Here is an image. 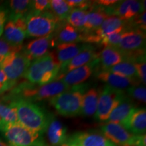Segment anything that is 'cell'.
<instances>
[{
    "label": "cell",
    "instance_id": "cell-1",
    "mask_svg": "<svg viewBox=\"0 0 146 146\" xmlns=\"http://www.w3.org/2000/svg\"><path fill=\"white\" fill-rule=\"evenodd\" d=\"M10 105L16 110L18 123L34 132L45 133L50 116L39 106L21 98H10Z\"/></svg>",
    "mask_w": 146,
    "mask_h": 146
},
{
    "label": "cell",
    "instance_id": "cell-23",
    "mask_svg": "<svg viewBox=\"0 0 146 146\" xmlns=\"http://www.w3.org/2000/svg\"><path fill=\"white\" fill-rule=\"evenodd\" d=\"M31 1L29 0L9 1L8 8H5L8 13V21H14L17 18L25 17L31 10Z\"/></svg>",
    "mask_w": 146,
    "mask_h": 146
},
{
    "label": "cell",
    "instance_id": "cell-33",
    "mask_svg": "<svg viewBox=\"0 0 146 146\" xmlns=\"http://www.w3.org/2000/svg\"><path fill=\"white\" fill-rule=\"evenodd\" d=\"M16 83V82L10 81L3 70L0 68V94L12 89Z\"/></svg>",
    "mask_w": 146,
    "mask_h": 146
},
{
    "label": "cell",
    "instance_id": "cell-21",
    "mask_svg": "<svg viewBox=\"0 0 146 146\" xmlns=\"http://www.w3.org/2000/svg\"><path fill=\"white\" fill-rule=\"evenodd\" d=\"M132 100L127 95L110 114L107 123H114L122 125L135 108Z\"/></svg>",
    "mask_w": 146,
    "mask_h": 146
},
{
    "label": "cell",
    "instance_id": "cell-37",
    "mask_svg": "<svg viewBox=\"0 0 146 146\" xmlns=\"http://www.w3.org/2000/svg\"><path fill=\"white\" fill-rule=\"evenodd\" d=\"M133 146H146V136L143 135H135Z\"/></svg>",
    "mask_w": 146,
    "mask_h": 146
},
{
    "label": "cell",
    "instance_id": "cell-12",
    "mask_svg": "<svg viewBox=\"0 0 146 146\" xmlns=\"http://www.w3.org/2000/svg\"><path fill=\"white\" fill-rule=\"evenodd\" d=\"M99 58L87 64L82 66L65 74L60 80L68 87H73L81 85L87 81L99 67Z\"/></svg>",
    "mask_w": 146,
    "mask_h": 146
},
{
    "label": "cell",
    "instance_id": "cell-8",
    "mask_svg": "<svg viewBox=\"0 0 146 146\" xmlns=\"http://www.w3.org/2000/svg\"><path fill=\"white\" fill-rule=\"evenodd\" d=\"M31 62L22 50L21 52L9 54L0 64V68L3 70L10 81L16 82L25 75Z\"/></svg>",
    "mask_w": 146,
    "mask_h": 146
},
{
    "label": "cell",
    "instance_id": "cell-16",
    "mask_svg": "<svg viewBox=\"0 0 146 146\" xmlns=\"http://www.w3.org/2000/svg\"><path fill=\"white\" fill-rule=\"evenodd\" d=\"M45 132L47 140L52 146H64L68 137L67 128L60 120L52 116Z\"/></svg>",
    "mask_w": 146,
    "mask_h": 146
},
{
    "label": "cell",
    "instance_id": "cell-7",
    "mask_svg": "<svg viewBox=\"0 0 146 146\" xmlns=\"http://www.w3.org/2000/svg\"><path fill=\"white\" fill-rule=\"evenodd\" d=\"M125 96V91L116 90L106 85L100 92L95 118L100 121H107L110 113Z\"/></svg>",
    "mask_w": 146,
    "mask_h": 146
},
{
    "label": "cell",
    "instance_id": "cell-18",
    "mask_svg": "<svg viewBox=\"0 0 146 146\" xmlns=\"http://www.w3.org/2000/svg\"><path fill=\"white\" fill-rule=\"evenodd\" d=\"M88 43L77 44V43H61L56 45V52H54L58 62L60 64V69L66 66L72 58L85 50Z\"/></svg>",
    "mask_w": 146,
    "mask_h": 146
},
{
    "label": "cell",
    "instance_id": "cell-13",
    "mask_svg": "<svg viewBox=\"0 0 146 146\" xmlns=\"http://www.w3.org/2000/svg\"><path fill=\"white\" fill-rule=\"evenodd\" d=\"M56 46L54 41V35L44 37L38 38L29 42L23 52L32 61L45 56L49 52L50 47Z\"/></svg>",
    "mask_w": 146,
    "mask_h": 146
},
{
    "label": "cell",
    "instance_id": "cell-11",
    "mask_svg": "<svg viewBox=\"0 0 146 146\" xmlns=\"http://www.w3.org/2000/svg\"><path fill=\"white\" fill-rule=\"evenodd\" d=\"M3 38L14 46H23V41L27 37L25 16L14 21H8L3 29Z\"/></svg>",
    "mask_w": 146,
    "mask_h": 146
},
{
    "label": "cell",
    "instance_id": "cell-22",
    "mask_svg": "<svg viewBox=\"0 0 146 146\" xmlns=\"http://www.w3.org/2000/svg\"><path fill=\"white\" fill-rule=\"evenodd\" d=\"M100 70H108L111 67L125 61L119 50L114 47H104L99 53Z\"/></svg>",
    "mask_w": 146,
    "mask_h": 146
},
{
    "label": "cell",
    "instance_id": "cell-3",
    "mask_svg": "<svg viewBox=\"0 0 146 146\" xmlns=\"http://www.w3.org/2000/svg\"><path fill=\"white\" fill-rule=\"evenodd\" d=\"M86 89V84L70 87L68 90L49 100L50 105L58 114L64 117H74L81 115L82 99Z\"/></svg>",
    "mask_w": 146,
    "mask_h": 146
},
{
    "label": "cell",
    "instance_id": "cell-38",
    "mask_svg": "<svg viewBox=\"0 0 146 146\" xmlns=\"http://www.w3.org/2000/svg\"><path fill=\"white\" fill-rule=\"evenodd\" d=\"M117 1L116 0H100V1H96V2L98 5L103 7H109L115 4Z\"/></svg>",
    "mask_w": 146,
    "mask_h": 146
},
{
    "label": "cell",
    "instance_id": "cell-14",
    "mask_svg": "<svg viewBox=\"0 0 146 146\" xmlns=\"http://www.w3.org/2000/svg\"><path fill=\"white\" fill-rule=\"evenodd\" d=\"M54 35L55 45L61 43H77L83 42V33L71 26L66 21H60Z\"/></svg>",
    "mask_w": 146,
    "mask_h": 146
},
{
    "label": "cell",
    "instance_id": "cell-6",
    "mask_svg": "<svg viewBox=\"0 0 146 146\" xmlns=\"http://www.w3.org/2000/svg\"><path fill=\"white\" fill-rule=\"evenodd\" d=\"M0 132L10 146H48L43 135L29 130L18 123L0 124Z\"/></svg>",
    "mask_w": 146,
    "mask_h": 146
},
{
    "label": "cell",
    "instance_id": "cell-27",
    "mask_svg": "<svg viewBox=\"0 0 146 146\" xmlns=\"http://www.w3.org/2000/svg\"><path fill=\"white\" fill-rule=\"evenodd\" d=\"M87 14L88 11L72 8L66 19V22L74 28L81 31L86 23Z\"/></svg>",
    "mask_w": 146,
    "mask_h": 146
},
{
    "label": "cell",
    "instance_id": "cell-20",
    "mask_svg": "<svg viewBox=\"0 0 146 146\" xmlns=\"http://www.w3.org/2000/svg\"><path fill=\"white\" fill-rule=\"evenodd\" d=\"M108 17L109 16L104 12V7L98 5L96 1H94V4L88 11L86 23L81 31L85 33L95 31Z\"/></svg>",
    "mask_w": 146,
    "mask_h": 146
},
{
    "label": "cell",
    "instance_id": "cell-30",
    "mask_svg": "<svg viewBox=\"0 0 146 146\" xmlns=\"http://www.w3.org/2000/svg\"><path fill=\"white\" fill-rule=\"evenodd\" d=\"M127 96L131 99L137 100L140 103L145 104L146 102V89L143 86H131L127 89Z\"/></svg>",
    "mask_w": 146,
    "mask_h": 146
},
{
    "label": "cell",
    "instance_id": "cell-10",
    "mask_svg": "<svg viewBox=\"0 0 146 146\" xmlns=\"http://www.w3.org/2000/svg\"><path fill=\"white\" fill-rule=\"evenodd\" d=\"M102 134L115 145L133 146L135 135L131 134L123 125L114 123H106L101 127Z\"/></svg>",
    "mask_w": 146,
    "mask_h": 146
},
{
    "label": "cell",
    "instance_id": "cell-19",
    "mask_svg": "<svg viewBox=\"0 0 146 146\" xmlns=\"http://www.w3.org/2000/svg\"><path fill=\"white\" fill-rule=\"evenodd\" d=\"M97 78L104 82L108 86L116 90L123 91L131 86H138L139 83L130 78L117 75L107 70H100L96 72Z\"/></svg>",
    "mask_w": 146,
    "mask_h": 146
},
{
    "label": "cell",
    "instance_id": "cell-32",
    "mask_svg": "<svg viewBox=\"0 0 146 146\" xmlns=\"http://www.w3.org/2000/svg\"><path fill=\"white\" fill-rule=\"evenodd\" d=\"M66 3L70 8L79 9L82 10L89 11L94 4V1H85V0H68Z\"/></svg>",
    "mask_w": 146,
    "mask_h": 146
},
{
    "label": "cell",
    "instance_id": "cell-28",
    "mask_svg": "<svg viewBox=\"0 0 146 146\" xmlns=\"http://www.w3.org/2000/svg\"><path fill=\"white\" fill-rule=\"evenodd\" d=\"M16 110L10 104H5L0 101V124L18 123Z\"/></svg>",
    "mask_w": 146,
    "mask_h": 146
},
{
    "label": "cell",
    "instance_id": "cell-36",
    "mask_svg": "<svg viewBox=\"0 0 146 146\" xmlns=\"http://www.w3.org/2000/svg\"><path fill=\"white\" fill-rule=\"evenodd\" d=\"M8 20V13L5 8L0 6V36L3 34L5 22Z\"/></svg>",
    "mask_w": 146,
    "mask_h": 146
},
{
    "label": "cell",
    "instance_id": "cell-5",
    "mask_svg": "<svg viewBox=\"0 0 146 146\" xmlns=\"http://www.w3.org/2000/svg\"><path fill=\"white\" fill-rule=\"evenodd\" d=\"M27 37L41 38L54 33L60 21L50 11L30 10L25 16Z\"/></svg>",
    "mask_w": 146,
    "mask_h": 146
},
{
    "label": "cell",
    "instance_id": "cell-2",
    "mask_svg": "<svg viewBox=\"0 0 146 146\" xmlns=\"http://www.w3.org/2000/svg\"><path fill=\"white\" fill-rule=\"evenodd\" d=\"M60 70L54 52H50L43 57L33 60L23 77L29 83L44 85L57 79Z\"/></svg>",
    "mask_w": 146,
    "mask_h": 146
},
{
    "label": "cell",
    "instance_id": "cell-34",
    "mask_svg": "<svg viewBox=\"0 0 146 146\" xmlns=\"http://www.w3.org/2000/svg\"><path fill=\"white\" fill-rule=\"evenodd\" d=\"M50 1L47 0H35L31 1V10L36 12H43L49 10Z\"/></svg>",
    "mask_w": 146,
    "mask_h": 146
},
{
    "label": "cell",
    "instance_id": "cell-24",
    "mask_svg": "<svg viewBox=\"0 0 146 146\" xmlns=\"http://www.w3.org/2000/svg\"><path fill=\"white\" fill-rule=\"evenodd\" d=\"M100 92L96 89L93 88L89 89L83 96L81 114L84 116L90 117L96 114Z\"/></svg>",
    "mask_w": 146,
    "mask_h": 146
},
{
    "label": "cell",
    "instance_id": "cell-9",
    "mask_svg": "<svg viewBox=\"0 0 146 146\" xmlns=\"http://www.w3.org/2000/svg\"><path fill=\"white\" fill-rule=\"evenodd\" d=\"M64 146H116L101 133L78 131L68 135Z\"/></svg>",
    "mask_w": 146,
    "mask_h": 146
},
{
    "label": "cell",
    "instance_id": "cell-29",
    "mask_svg": "<svg viewBox=\"0 0 146 146\" xmlns=\"http://www.w3.org/2000/svg\"><path fill=\"white\" fill-rule=\"evenodd\" d=\"M127 30V26L123 28H120L118 30H116V31L108 35L102 40V41L100 42V45H103L104 47H116L117 46L119 42L120 41L123 35L124 34L126 31Z\"/></svg>",
    "mask_w": 146,
    "mask_h": 146
},
{
    "label": "cell",
    "instance_id": "cell-25",
    "mask_svg": "<svg viewBox=\"0 0 146 146\" xmlns=\"http://www.w3.org/2000/svg\"><path fill=\"white\" fill-rule=\"evenodd\" d=\"M107 71L114 73L117 75L129 78L138 83H140L134 64L130 62L124 61L123 62H120L111 67Z\"/></svg>",
    "mask_w": 146,
    "mask_h": 146
},
{
    "label": "cell",
    "instance_id": "cell-26",
    "mask_svg": "<svg viewBox=\"0 0 146 146\" xmlns=\"http://www.w3.org/2000/svg\"><path fill=\"white\" fill-rule=\"evenodd\" d=\"M72 9L66 3V1L64 0L50 1L49 11H50L60 21H66Z\"/></svg>",
    "mask_w": 146,
    "mask_h": 146
},
{
    "label": "cell",
    "instance_id": "cell-17",
    "mask_svg": "<svg viewBox=\"0 0 146 146\" xmlns=\"http://www.w3.org/2000/svg\"><path fill=\"white\" fill-rule=\"evenodd\" d=\"M122 125L133 135L145 134L146 111L145 108H135Z\"/></svg>",
    "mask_w": 146,
    "mask_h": 146
},
{
    "label": "cell",
    "instance_id": "cell-31",
    "mask_svg": "<svg viewBox=\"0 0 146 146\" xmlns=\"http://www.w3.org/2000/svg\"><path fill=\"white\" fill-rule=\"evenodd\" d=\"M23 50V46H14L7 42L3 38L0 39V64L9 54L13 52H21Z\"/></svg>",
    "mask_w": 146,
    "mask_h": 146
},
{
    "label": "cell",
    "instance_id": "cell-15",
    "mask_svg": "<svg viewBox=\"0 0 146 146\" xmlns=\"http://www.w3.org/2000/svg\"><path fill=\"white\" fill-rule=\"evenodd\" d=\"M99 58V53L96 52V47L94 45L88 44L85 50L81 51L78 55L72 58L65 67L60 69L59 74H58V80H60L65 74L74 69L79 68V67L88 64L94 60ZM57 80V79H56Z\"/></svg>",
    "mask_w": 146,
    "mask_h": 146
},
{
    "label": "cell",
    "instance_id": "cell-35",
    "mask_svg": "<svg viewBox=\"0 0 146 146\" xmlns=\"http://www.w3.org/2000/svg\"><path fill=\"white\" fill-rule=\"evenodd\" d=\"M135 67L137 74L140 83H142L143 85H145L146 83V76H145V69H146V62L145 60L138 62L134 64Z\"/></svg>",
    "mask_w": 146,
    "mask_h": 146
},
{
    "label": "cell",
    "instance_id": "cell-39",
    "mask_svg": "<svg viewBox=\"0 0 146 146\" xmlns=\"http://www.w3.org/2000/svg\"><path fill=\"white\" fill-rule=\"evenodd\" d=\"M0 146H10L8 145V144L5 143L4 141H3L1 139V138H0Z\"/></svg>",
    "mask_w": 146,
    "mask_h": 146
},
{
    "label": "cell",
    "instance_id": "cell-4",
    "mask_svg": "<svg viewBox=\"0 0 146 146\" xmlns=\"http://www.w3.org/2000/svg\"><path fill=\"white\" fill-rule=\"evenodd\" d=\"M116 48L123 55L125 61L135 64L145 60V32L127 29Z\"/></svg>",
    "mask_w": 146,
    "mask_h": 146
}]
</instances>
